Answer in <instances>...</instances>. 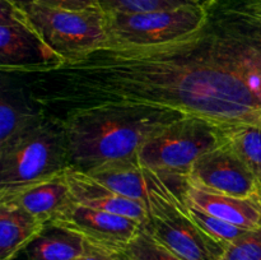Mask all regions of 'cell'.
I'll return each mask as SVG.
<instances>
[{
	"label": "cell",
	"mask_w": 261,
	"mask_h": 260,
	"mask_svg": "<svg viewBox=\"0 0 261 260\" xmlns=\"http://www.w3.org/2000/svg\"><path fill=\"white\" fill-rule=\"evenodd\" d=\"M191 35L148 47H99L10 75L51 120L96 109L180 111L222 127L261 125V0H208Z\"/></svg>",
	"instance_id": "cell-1"
},
{
	"label": "cell",
	"mask_w": 261,
	"mask_h": 260,
	"mask_svg": "<svg viewBox=\"0 0 261 260\" xmlns=\"http://www.w3.org/2000/svg\"><path fill=\"white\" fill-rule=\"evenodd\" d=\"M185 115L171 110L112 107L54 121L64 130L71 167L88 171L106 161L138 155L149 138Z\"/></svg>",
	"instance_id": "cell-2"
},
{
	"label": "cell",
	"mask_w": 261,
	"mask_h": 260,
	"mask_svg": "<svg viewBox=\"0 0 261 260\" xmlns=\"http://www.w3.org/2000/svg\"><path fill=\"white\" fill-rule=\"evenodd\" d=\"M144 171L148 217L143 229L182 260L223 259L227 247L201 229L189 213L185 200L188 177Z\"/></svg>",
	"instance_id": "cell-3"
},
{
	"label": "cell",
	"mask_w": 261,
	"mask_h": 260,
	"mask_svg": "<svg viewBox=\"0 0 261 260\" xmlns=\"http://www.w3.org/2000/svg\"><path fill=\"white\" fill-rule=\"evenodd\" d=\"M70 167L65 134L43 115L0 147V190L50 178Z\"/></svg>",
	"instance_id": "cell-4"
},
{
	"label": "cell",
	"mask_w": 261,
	"mask_h": 260,
	"mask_svg": "<svg viewBox=\"0 0 261 260\" xmlns=\"http://www.w3.org/2000/svg\"><path fill=\"white\" fill-rule=\"evenodd\" d=\"M13 2L59 64L75 60L106 45V23L101 10L59 9L33 0Z\"/></svg>",
	"instance_id": "cell-5"
},
{
	"label": "cell",
	"mask_w": 261,
	"mask_h": 260,
	"mask_svg": "<svg viewBox=\"0 0 261 260\" xmlns=\"http://www.w3.org/2000/svg\"><path fill=\"white\" fill-rule=\"evenodd\" d=\"M224 143V127L185 115L147 140L138 152L142 167L188 177L198 158Z\"/></svg>",
	"instance_id": "cell-6"
},
{
	"label": "cell",
	"mask_w": 261,
	"mask_h": 260,
	"mask_svg": "<svg viewBox=\"0 0 261 260\" xmlns=\"http://www.w3.org/2000/svg\"><path fill=\"white\" fill-rule=\"evenodd\" d=\"M205 8L186 4L173 9L105 14L107 42L103 47H148L172 42L196 32Z\"/></svg>",
	"instance_id": "cell-7"
},
{
	"label": "cell",
	"mask_w": 261,
	"mask_h": 260,
	"mask_svg": "<svg viewBox=\"0 0 261 260\" xmlns=\"http://www.w3.org/2000/svg\"><path fill=\"white\" fill-rule=\"evenodd\" d=\"M59 61L38 38L13 0H0V70L8 75L30 73Z\"/></svg>",
	"instance_id": "cell-8"
},
{
	"label": "cell",
	"mask_w": 261,
	"mask_h": 260,
	"mask_svg": "<svg viewBox=\"0 0 261 260\" xmlns=\"http://www.w3.org/2000/svg\"><path fill=\"white\" fill-rule=\"evenodd\" d=\"M188 181L195 188L222 195H261V183L226 140L195 161Z\"/></svg>",
	"instance_id": "cell-9"
},
{
	"label": "cell",
	"mask_w": 261,
	"mask_h": 260,
	"mask_svg": "<svg viewBox=\"0 0 261 260\" xmlns=\"http://www.w3.org/2000/svg\"><path fill=\"white\" fill-rule=\"evenodd\" d=\"M48 223L76 232L93 246L117 252L125 249L143 228L140 222L129 217L98 211L76 201Z\"/></svg>",
	"instance_id": "cell-10"
},
{
	"label": "cell",
	"mask_w": 261,
	"mask_h": 260,
	"mask_svg": "<svg viewBox=\"0 0 261 260\" xmlns=\"http://www.w3.org/2000/svg\"><path fill=\"white\" fill-rule=\"evenodd\" d=\"M0 201L15 204L48 223L74 203V199L65 172H63L27 185L0 190Z\"/></svg>",
	"instance_id": "cell-11"
},
{
	"label": "cell",
	"mask_w": 261,
	"mask_h": 260,
	"mask_svg": "<svg viewBox=\"0 0 261 260\" xmlns=\"http://www.w3.org/2000/svg\"><path fill=\"white\" fill-rule=\"evenodd\" d=\"M74 201L98 211L129 217L144 224L148 217L147 204L115 193L91 175L75 167L65 171Z\"/></svg>",
	"instance_id": "cell-12"
},
{
	"label": "cell",
	"mask_w": 261,
	"mask_h": 260,
	"mask_svg": "<svg viewBox=\"0 0 261 260\" xmlns=\"http://www.w3.org/2000/svg\"><path fill=\"white\" fill-rule=\"evenodd\" d=\"M185 198L208 213L241 228L256 229L261 227V195L249 198L222 195L201 190L189 184Z\"/></svg>",
	"instance_id": "cell-13"
},
{
	"label": "cell",
	"mask_w": 261,
	"mask_h": 260,
	"mask_svg": "<svg viewBox=\"0 0 261 260\" xmlns=\"http://www.w3.org/2000/svg\"><path fill=\"white\" fill-rule=\"evenodd\" d=\"M86 172L120 195L148 203L147 177L138 155L106 161Z\"/></svg>",
	"instance_id": "cell-14"
},
{
	"label": "cell",
	"mask_w": 261,
	"mask_h": 260,
	"mask_svg": "<svg viewBox=\"0 0 261 260\" xmlns=\"http://www.w3.org/2000/svg\"><path fill=\"white\" fill-rule=\"evenodd\" d=\"M45 222L15 204L0 201V260H13L40 235Z\"/></svg>",
	"instance_id": "cell-15"
},
{
	"label": "cell",
	"mask_w": 261,
	"mask_h": 260,
	"mask_svg": "<svg viewBox=\"0 0 261 260\" xmlns=\"http://www.w3.org/2000/svg\"><path fill=\"white\" fill-rule=\"evenodd\" d=\"M88 249V242L79 233L46 223L42 231L24 249L27 260H78Z\"/></svg>",
	"instance_id": "cell-16"
},
{
	"label": "cell",
	"mask_w": 261,
	"mask_h": 260,
	"mask_svg": "<svg viewBox=\"0 0 261 260\" xmlns=\"http://www.w3.org/2000/svg\"><path fill=\"white\" fill-rule=\"evenodd\" d=\"M224 140L261 183V125L224 127Z\"/></svg>",
	"instance_id": "cell-17"
},
{
	"label": "cell",
	"mask_w": 261,
	"mask_h": 260,
	"mask_svg": "<svg viewBox=\"0 0 261 260\" xmlns=\"http://www.w3.org/2000/svg\"><path fill=\"white\" fill-rule=\"evenodd\" d=\"M38 115L40 112L32 106L24 109L3 94L0 98V147L30 126Z\"/></svg>",
	"instance_id": "cell-18"
},
{
	"label": "cell",
	"mask_w": 261,
	"mask_h": 260,
	"mask_svg": "<svg viewBox=\"0 0 261 260\" xmlns=\"http://www.w3.org/2000/svg\"><path fill=\"white\" fill-rule=\"evenodd\" d=\"M186 205H188L189 213L193 217L195 223L201 229H204L209 236L213 237L214 240H217L221 244H223L226 247L231 245L233 241H236L237 239H240L245 232L249 231V229L234 226V224L229 223V222L224 221V219L219 218V217L213 216V214L208 213V212L199 208L198 205L188 200H186Z\"/></svg>",
	"instance_id": "cell-19"
},
{
	"label": "cell",
	"mask_w": 261,
	"mask_h": 260,
	"mask_svg": "<svg viewBox=\"0 0 261 260\" xmlns=\"http://www.w3.org/2000/svg\"><path fill=\"white\" fill-rule=\"evenodd\" d=\"M119 252L126 260H182L155 241L143 228L137 237Z\"/></svg>",
	"instance_id": "cell-20"
},
{
	"label": "cell",
	"mask_w": 261,
	"mask_h": 260,
	"mask_svg": "<svg viewBox=\"0 0 261 260\" xmlns=\"http://www.w3.org/2000/svg\"><path fill=\"white\" fill-rule=\"evenodd\" d=\"M103 14L114 13H142L153 10L173 9L186 4L188 0H96Z\"/></svg>",
	"instance_id": "cell-21"
},
{
	"label": "cell",
	"mask_w": 261,
	"mask_h": 260,
	"mask_svg": "<svg viewBox=\"0 0 261 260\" xmlns=\"http://www.w3.org/2000/svg\"><path fill=\"white\" fill-rule=\"evenodd\" d=\"M222 260H261V227L249 229L228 245Z\"/></svg>",
	"instance_id": "cell-22"
},
{
	"label": "cell",
	"mask_w": 261,
	"mask_h": 260,
	"mask_svg": "<svg viewBox=\"0 0 261 260\" xmlns=\"http://www.w3.org/2000/svg\"><path fill=\"white\" fill-rule=\"evenodd\" d=\"M47 7L68 10H101L96 0H33Z\"/></svg>",
	"instance_id": "cell-23"
},
{
	"label": "cell",
	"mask_w": 261,
	"mask_h": 260,
	"mask_svg": "<svg viewBox=\"0 0 261 260\" xmlns=\"http://www.w3.org/2000/svg\"><path fill=\"white\" fill-rule=\"evenodd\" d=\"M78 260H126L120 252L110 251V250L101 249L88 244L87 252Z\"/></svg>",
	"instance_id": "cell-24"
},
{
	"label": "cell",
	"mask_w": 261,
	"mask_h": 260,
	"mask_svg": "<svg viewBox=\"0 0 261 260\" xmlns=\"http://www.w3.org/2000/svg\"><path fill=\"white\" fill-rule=\"evenodd\" d=\"M188 2L193 3V4H200V5H204V4H205L206 2H208V0H188Z\"/></svg>",
	"instance_id": "cell-25"
}]
</instances>
